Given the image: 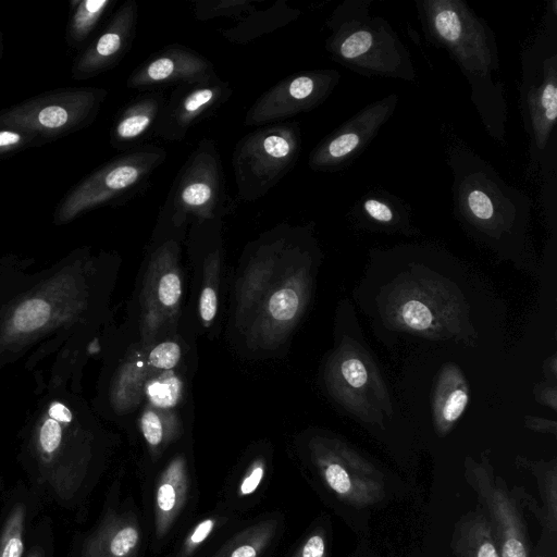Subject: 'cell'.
Segmentation results:
<instances>
[{
	"label": "cell",
	"mask_w": 557,
	"mask_h": 557,
	"mask_svg": "<svg viewBox=\"0 0 557 557\" xmlns=\"http://www.w3.org/2000/svg\"><path fill=\"white\" fill-rule=\"evenodd\" d=\"M341 375L355 391H363L369 383L370 372L368 366L357 354L344 358L341 363Z\"/></svg>",
	"instance_id": "cell-30"
},
{
	"label": "cell",
	"mask_w": 557,
	"mask_h": 557,
	"mask_svg": "<svg viewBox=\"0 0 557 557\" xmlns=\"http://www.w3.org/2000/svg\"><path fill=\"white\" fill-rule=\"evenodd\" d=\"M162 158L161 151H138L102 165L60 200L53 223H69L88 210L117 199L141 182Z\"/></svg>",
	"instance_id": "cell-10"
},
{
	"label": "cell",
	"mask_w": 557,
	"mask_h": 557,
	"mask_svg": "<svg viewBox=\"0 0 557 557\" xmlns=\"http://www.w3.org/2000/svg\"><path fill=\"white\" fill-rule=\"evenodd\" d=\"M215 524L216 520L214 518H207L200 521L186 537L177 557H188L193 554L194 550L208 539Z\"/></svg>",
	"instance_id": "cell-33"
},
{
	"label": "cell",
	"mask_w": 557,
	"mask_h": 557,
	"mask_svg": "<svg viewBox=\"0 0 557 557\" xmlns=\"http://www.w3.org/2000/svg\"><path fill=\"white\" fill-rule=\"evenodd\" d=\"M451 549L457 557H500L490 522L480 506L456 524Z\"/></svg>",
	"instance_id": "cell-20"
},
{
	"label": "cell",
	"mask_w": 557,
	"mask_h": 557,
	"mask_svg": "<svg viewBox=\"0 0 557 557\" xmlns=\"http://www.w3.org/2000/svg\"><path fill=\"white\" fill-rule=\"evenodd\" d=\"M339 81L334 70L306 71L281 81L247 112L246 124L260 125L287 119L322 103Z\"/></svg>",
	"instance_id": "cell-12"
},
{
	"label": "cell",
	"mask_w": 557,
	"mask_h": 557,
	"mask_svg": "<svg viewBox=\"0 0 557 557\" xmlns=\"http://www.w3.org/2000/svg\"><path fill=\"white\" fill-rule=\"evenodd\" d=\"M298 150V135L289 126L262 129L245 138L234 154L240 195L249 200L263 195L292 166Z\"/></svg>",
	"instance_id": "cell-9"
},
{
	"label": "cell",
	"mask_w": 557,
	"mask_h": 557,
	"mask_svg": "<svg viewBox=\"0 0 557 557\" xmlns=\"http://www.w3.org/2000/svg\"><path fill=\"white\" fill-rule=\"evenodd\" d=\"M107 94L97 87L47 91L0 110V128L21 129L47 144L91 124Z\"/></svg>",
	"instance_id": "cell-6"
},
{
	"label": "cell",
	"mask_w": 557,
	"mask_h": 557,
	"mask_svg": "<svg viewBox=\"0 0 557 557\" xmlns=\"http://www.w3.org/2000/svg\"><path fill=\"white\" fill-rule=\"evenodd\" d=\"M298 307L299 297L292 288H283L274 293L268 305L270 314L278 321L293 319Z\"/></svg>",
	"instance_id": "cell-31"
},
{
	"label": "cell",
	"mask_w": 557,
	"mask_h": 557,
	"mask_svg": "<svg viewBox=\"0 0 557 557\" xmlns=\"http://www.w3.org/2000/svg\"><path fill=\"white\" fill-rule=\"evenodd\" d=\"M2 49H3V35L0 32V59H1V55H2Z\"/></svg>",
	"instance_id": "cell-40"
},
{
	"label": "cell",
	"mask_w": 557,
	"mask_h": 557,
	"mask_svg": "<svg viewBox=\"0 0 557 557\" xmlns=\"http://www.w3.org/2000/svg\"><path fill=\"white\" fill-rule=\"evenodd\" d=\"M314 463L324 484L348 505L369 507L385 497L381 471L343 443L321 445L314 451Z\"/></svg>",
	"instance_id": "cell-11"
},
{
	"label": "cell",
	"mask_w": 557,
	"mask_h": 557,
	"mask_svg": "<svg viewBox=\"0 0 557 557\" xmlns=\"http://www.w3.org/2000/svg\"><path fill=\"white\" fill-rule=\"evenodd\" d=\"M29 445L40 480L61 500L74 498L88 468L89 451L70 397L47 399L35 417Z\"/></svg>",
	"instance_id": "cell-5"
},
{
	"label": "cell",
	"mask_w": 557,
	"mask_h": 557,
	"mask_svg": "<svg viewBox=\"0 0 557 557\" xmlns=\"http://www.w3.org/2000/svg\"><path fill=\"white\" fill-rule=\"evenodd\" d=\"M181 182L175 205L185 211H203L215 205L219 194L216 163L210 154L195 159Z\"/></svg>",
	"instance_id": "cell-19"
},
{
	"label": "cell",
	"mask_w": 557,
	"mask_h": 557,
	"mask_svg": "<svg viewBox=\"0 0 557 557\" xmlns=\"http://www.w3.org/2000/svg\"><path fill=\"white\" fill-rule=\"evenodd\" d=\"M45 143L36 135L15 128H0V158L28 149Z\"/></svg>",
	"instance_id": "cell-28"
},
{
	"label": "cell",
	"mask_w": 557,
	"mask_h": 557,
	"mask_svg": "<svg viewBox=\"0 0 557 557\" xmlns=\"http://www.w3.org/2000/svg\"><path fill=\"white\" fill-rule=\"evenodd\" d=\"M181 281L176 274L166 273L161 277L158 287V296L164 306L174 305L181 296Z\"/></svg>",
	"instance_id": "cell-35"
},
{
	"label": "cell",
	"mask_w": 557,
	"mask_h": 557,
	"mask_svg": "<svg viewBox=\"0 0 557 557\" xmlns=\"http://www.w3.org/2000/svg\"><path fill=\"white\" fill-rule=\"evenodd\" d=\"M227 87L213 75L199 82L183 84L175 90L156 121L154 131L168 139H181L205 113L222 101Z\"/></svg>",
	"instance_id": "cell-15"
},
{
	"label": "cell",
	"mask_w": 557,
	"mask_h": 557,
	"mask_svg": "<svg viewBox=\"0 0 557 557\" xmlns=\"http://www.w3.org/2000/svg\"><path fill=\"white\" fill-rule=\"evenodd\" d=\"M212 65L198 53L171 47L154 54L127 81L129 88H147L171 83H194L212 76Z\"/></svg>",
	"instance_id": "cell-16"
},
{
	"label": "cell",
	"mask_w": 557,
	"mask_h": 557,
	"mask_svg": "<svg viewBox=\"0 0 557 557\" xmlns=\"http://www.w3.org/2000/svg\"><path fill=\"white\" fill-rule=\"evenodd\" d=\"M357 218L370 225L397 230L409 225V209L400 199L385 193H369L354 208Z\"/></svg>",
	"instance_id": "cell-22"
},
{
	"label": "cell",
	"mask_w": 557,
	"mask_h": 557,
	"mask_svg": "<svg viewBox=\"0 0 557 557\" xmlns=\"http://www.w3.org/2000/svg\"><path fill=\"white\" fill-rule=\"evenodd\" d=\"M161 109L159 96L147 97L128 106L111 128L112 145L121 146L141 138L157 121Z\"/></svg>",
	"instance_id": "cell-21"
},
{
	"label": "cell",
	"mask_w": 557,
	"mask_h": 557,
	"mask_svg": "<svg viewBox=\"0 0 557 557\" xmlns=\"http://www.w3.org/2000/svg\"><path fill=\"white\" fill-rule=\"evenodd\" d=\"M139 540L134 516L109 512L84 541L81 557H135Z\"/></svg>",
	"instance_id": "cell-17"
},
{
	"label": "cell",
	"mask_w": 557,
	"mask_h": 557,
	"mask_svg": "<svg viewBox=\"0 0 557 557\" xmlns=\"http://www.w3.org/2000/svg\"><path fill=\"white\" fill-rule=\"evenodd\" d=\"M137 22L136 2H125L112 16L101 34L75 58L71 75L86 79L115 65L128 50Z\"/></svg>",
	"instance_id": "cell-14"
},
{
	"label": "cell",
	"mask_w": 557,
	"mask_h": 557,
	"mask_svg": "<svg viewBox=\"0 0 557 557\" xmlns=\"http://www.w3.org/2000/svg\"><path fill=\"white\" fill-rule=\"evenodd\" d=\"M429 40L448 52L470 85V98L481 121L497 141H505L507 109L499 72L496 36L461 0L417 1Z\"/></svg>",
	"instance_id": "cell-1"
},
{
	"label": "cell",
	"mask_w": 557,
	"mask_h": 557,
	"mask_svg": "<svg viewBox=\"0 0 557 557\" xmlns=\"http://www.w3.org/2000/svg\"><path fill=\"white\" fill-rule=\"evenodd\" d=\"M114 0H73L65 39L70 47L81 46L96 29L101 18L114 5Z\"/></svg>",
	"instance_id": "cell-24"
},
{
	"label": "cell",
	"mask_w": 557,
	"mask_h": 557,
	"mask_svg": "<svg viewBox=\"0 0 557 557\" xmlns=\"http://www.w3.org/2000/svg\"><path fill=\"white\" fill-rule=\"evenodd\" d=\"M27 557H45V552L40 547H34Z\"/></svg>",
	"instance_id": "cell-39"
},
{
	"label": "cell",
	"mask_w": 557,
	"mask_h": 557,
	"mask_svg": "<svg viewBox=\"0 0 557 557\" xmlns=\"http://www.w3.org/2000/svg\"><path fill=\"white\" fill-rule=\"evenodd\" d=\"M25 508L16 504L0 533V557H22L24 553Z\"/></svg>",
	"instance_id": "cell-27"
},
{
	"label": "cell",
	"mask_w": 557,
	"mask_h": 557,
	"mask_svg": "<svg viewBox=\"0 0 557 557\" xmlns=\"http://www.w3.org/2000/svg\"><path fill=\"white\" fill-rule=\"evenodd\" d=\"M147 393L149 399L159 407L174 406L181 393V383L174 376L164 377L151 382L148 385Z\"/></svg>",
	"instance_id": "cell-29"
},
{
	"label": "cell",
	"mask_w": 557,
	"mask_h": 557,
	"mask_svg": "<svg viewBox=\"0 0 557 557\" xmlns=\"http://www.w3.org/2000/svg\"><path fill=\"white\" fill-rule=\"evenodd\" d=\"M552 4L539 34L521 52L520 110L530 143V177L556 170L557 3Z\"/></svg>",
	"instance_id": "cell-3"
},
{
	"label": "cell",
	"mask_w": 557,
	"mask_h": 557,
	"mask_svg": "<svg viewBox=\"0 0 557 557\" xmlns=\"http://www.w3.org/2000/svg\"><path fill=\"white\" fill-rule=\"evenodd\" d=\"M446 381L441 383L435 403L436 422L442 432L459 420L469 401L468 387L459 374L453 373Z\"/></svg>",
	"instance_id": "cell-25"
},
{
	"label": "cell",
	"mask_w": 557,
	"mask_h": 557,
	"mask_svg": "<svg viewBox=\"0 0 557 557\" xmlns=\"http://www.w3.org/2000/svg\"><path fill=\"white\" fill-rule=\"evenodd\" d=\"M326 540L323 531L310 534L294 557H326Z\"/></svg>",
	"instance_id": "cell-36"
},
{
	"label": "cell",
	"mask_w": 557,
	"mask_h": 557,
	"mask_svg": "<svg viewBox=\"0 0 557 557\" xmlns=\"http://www.w3.org/2000/svg\"><path fill=\"white\" fill-rule=\"evenodd\" d=\"M448 160L456 219L472 235L486 240L522 236L532 200L506 183L491 164L467 147L453 148Z\"/></svg>",
	"instance_id": "cell-2"
},
{
	"label": "cell",
	"mask_w": 557,
	"mask_h": 557,
	"mask_svg": "<svg viewBox=\"0 0 557 557\" xmlns=\"http://www.w3.org/2000/svg\"><path fill=\"white\" fill-rule=\"evenodd\" d=\"M180 358V346L172 342H165L159 344L151 350L149 355V362L154 368L169 370L177 364Z\"/></svg>",
	"instance_id": "cell-32"
},
{
	"label": "cell",
	"mask_w": 557,
	"mask_h": 557,
	"mask_svg": "<svg viewBox=\"0 0 557 557\" xmlns=\"http://www.w3.org/2000/svg\"><path fill=\"white\" fill-rule=\"evenodd\" d=\"M276 525L275 520L251 525L223 547L215 557H259L274 536Z\"/></svg>",
	"instance_id": "cell-26"
},
{
	"label": "cell",
	"mask_w": 557,
	"mask_h": 557,
	"mask_svg": "<svg viewBox=\"0 0 557 557\" xmlns=\"http://www.w3.org/2000/svg\"><path fill=\"white\" fill-rule=\"evenodd\" d=\"M397 102V95H388L356 113L315 148L311 168L333 171L356 159L393 115Z\"/></svg>",
	"instance_id": "cell-13"
},
{
	"label": "cell",
	"mask_w": 557,
	"mask_h": 557,
	"mask_svg": "<svg viewBox=\"0 0 557 557\" xmlns=\"http://www.w3.org/2000/svg\"><path fill=\"white\" fill-rule=\"evenodd\" d=\"M74 252L60 265V271L50 275L33 290L21 295L17 301L0 314V344L17 346L20 341L27 343L48 327L55 326L69 314L74 315V272L69 273ZM22 343V344H23Z\"/></svg>",
	"instance_id": "cell-7"
},
{
	"label": "cell",
	"mask_w": 557,
	"mask_h": 557,
	"mask_svg": "<svg viewBox=\"0 0 557 557\" xmlns=\"http://www.w3.org/2000/svg\"><path fill=\"white\" fill-rule=\"evenodd\" d=\"M465 474L490 522L499 556L531 557L523 503L495 474L488 457L483 454L481 461L467 458Z\"/></svg>",
	"instance_id": "cell-8"
},
{
	"label": "cell",
	"mask_w": 557,
	"mask_h": 557,
	"mask_svg": "<svg viewBox=\"0 0 557 557\" xmlns=\"http://www.w3.org/2000/svg\"><path fill=\"white\" fill-rule=\"evenodd\" d=\"M216 312V295L215 292L206 287L200 297V314L205 321H211Z\"/></svg>",
	"instance_id": "cell-38"
},
{
	"label": "cell",
	"mask_w": 557,
	"mask_h": 557,
	"mask_svg": "<svg viewBox=\"0 0 557 557\" xmlns=\"http://www.w3.org/2000/svg\"><path fill=\"white\" fill-rule=\"evenodd\" d=\"M265 465L262 460H256L247 471L238 488L240 496L252 494L260 485L264 475Z\"/></svg>",
	"instance_id": "cell-37"
},
{
	"label": "cell",
	"mask_w": 557,
	"mask_h": 557,
	"mask_svg": "<svg viewBox=\"0 0 557 557\" xmlns=\"http://www.w3.org/2000/svg\"><path fill=\"white\" fill-rule=\"evenodd\" d=\"M517 463L528 468L536 478L537 487L543 500L537 520L543 528L542 540L546 535L555 536L557 530V468L556 461L533 462L524 458H517Z\"/></svg>",
	"instance_id": "cell-23"
},
{
	"label": "cell",
	"mask_w": 557,
	"mask_h": 557,
	"mask_svg": "<svg viewBox=\"0 0 557 557\" xmlns=\"http://www.w3.org/2000/svg\"><path fill=\"white\" fill-rule=\"evenodd\" d=\"M371 0H346L330 17L326 48L333 59L367 76L413 81L411 57L393 27L370 14Z\"/></svg>",
	"instance_id": "cell-4"
},
{
	"label": "cell",
	"mask_w": 557,
	"mask_h": 557,
	"mask_svg": "<svg viewBox=\"0 0 557 557\" xmlns=\"http://www.w3.org/2000/svg\"><path fill=\"white\" fill-rule=\"evenodd\" d=\"M141 431L151 447H157L163 440V428L160 418L153 411H146L141 417Z\"/></svg>",
	"instance_id": "cell-34"
},
{
	"label": "cell",
	"mask_w": 557,
	"mask_h": 557,
	"mask_svg": "<svg viewBox=\"0 0 557 557\" xmlns=\"http://www.w3.org/2000/svg\"><path fill=\"white\" fill-rule=\"evenodd\" d=\"M188 492V474L185 460L174 458L161 474L156 492L154 527L162 539L180 515Z\"/></svg>",
	"instance_id": "cell-18"
}]
</instances>
